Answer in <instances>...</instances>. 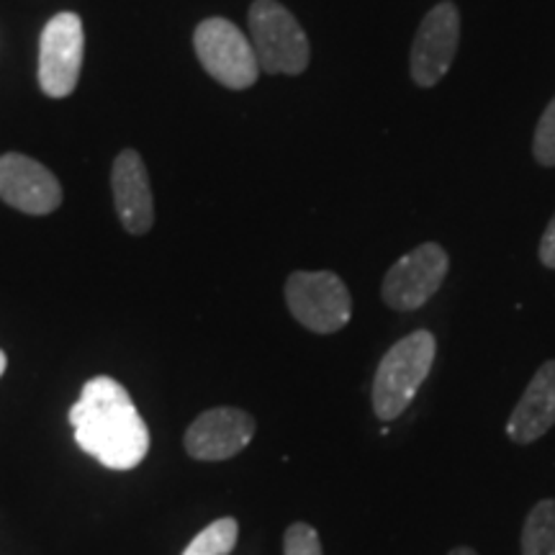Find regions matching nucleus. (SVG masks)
I'll list each match as a JSON object with an SVG mask.
<instances>
[{"instance_id": "9b49d317", "label": "nucleus", "mask_w": 555, "mask_h": 555, "mask_svg": "<svg viewBox=\"0 0 555 555\" xmlns=\"http://www.w3.org/2000/svg\"><path fill=\"white\" fill-rule=\"evenodd\" d=\"M114 206L129 234H147L155 224V198H152L147 165L139 152L124 150L111 170Z\"/></svg>"}, {"instance_id": "39448f33", "label": "nucleus", "mask_w": 555, "mask_h": 555, "mask_svg": "<svg viewBox=\"0 0 555 555\" xmlns=\"http://www.w3.org/2000/svg\"><path fill=\"white\" fill-rule=\"evenodd\" d=\"M286 304L301 327L317 335H335L352 317V298L345 281L332 270H296L286 281Z\"/></svg>"}, {"instance_id": "7ed1b4c3", "label": "nucleus", "mask_w": 555, "mask_h": 555, "mask_svg": "<svg viewBox=\"0 0 555 555\" xmlns=\"http://www.w3.org/2000/svg\"><path fill=\"white\" fill-rule=\"evenodd\" d=\"M249 41L262 73L301 75L309 67L307 31L278 0H255L249 5Z\"/></svg>"}, {"instance_id": "f257e3e1", "label": "nucleus", "mask_w": 555, "mask_h": 555, "mask_svg": "<svg viewBox=\"0 0 555 555\" xmlns=\"http://www.w3.org/2000/svg\"><path fill=\"white\" fill-rule=\"evenodd\" d=\"M69 425L75 442L111 470H131L147 457V425L119 380L90 378L69 406Z\"/></svg>"}, {"instance_id": "f8f14e48", "label": "nucleus", "mask_w": 555, "mask_h": 555, "mask_svg": "<svg viewBox=\"0 0 555 555\" xmlns=\"http://www.w3.org/2000/svg\"><path fill=\"white\" fill-rule=\"evenodd\" d=\"M555 427V360H547L527 384L522 399L506 422V435L517 446H527Z\"/></svg>"}, {"instance_id": "ddd939ff", "label": "nucleus", "mask_w": 555, "mask_h": 555, "mask_svg": "<svg viewBox=\"0 0 555 555\" xmlns=\"http://www.w3.org/2000/svg\"><path fill=\"white\" fill-rule=\"evenodd\" d=\"M522 555H555V499H543L527 515Z\"/></svg>"}, {"instance_id": "4468645a", "label": "nucleus", "mask_w": 555, "mask_h": 555, "mask_svg": "<svg viewBox=\"0 0 555 555\" xmlns=\"http://www.w3.org/2000/svg\"><path fill=\"white\" fill-rule=\"evenodd\" d=\"M240 538V525L237 519L221 517L217 522H211L206 530H201L196 538L191 540V545L185 547L183 555H229L234 551Z\"/></svg>"}, {"instance_id": "1a4fd4ad", "label": "nucleus", "mask_w": 555, "mask_h": 555, "mask_svg": "<svg viewBox=\"0 0 555 555\" xmlns=\"http://www.w3.org/2000/svg\"><path fill=\"white\" fill-rule=\"evenodd\" d=\"M0 198L31 217L57 211L62 185L37 159L9 152L0 157Z\"/></svg>"}, {"instance_id": "f03ea898", "label": "nucleus", "mask_w": 555, "mask_h": 555, "mask_svg": "<svg viewBox=\"0 0 555 555\" xmlns=\"http://www.w3.org/2000/svg\"><path fill=\"white\" fill-rule=\"evenodd\" d=\"M435 356L437 343L433 332L416 330L401 337L380 358L376 378H373V412L380 422H393L406 412L433 371Z\"/></svg>"}, {"instance_id": "20e7f679", "label": "nucleus", "mask_w": 555, "mask_h": 555, "mask_svg": "<svg viewBox=\"0 0 555 555\" xmlns=\"http://www.w3.org/2000/svg\"><path fill=\"white\" fill-rule=\"evenodd\" d=\"M193 47L201 67L219 86L229 90H247L260 78V65L249 41L237 24L229 18H206L196 26Z\"/></svg>"}, {"instance_id": "a211bd4d", "label": "nucleus", "mask_w": 555, "mask_h": 555, "mask_svg": "<svg viewBox=\"0 0 555 555\" xmlns=\"http://www.w3.org/2000/svg\"><path fill=\"white\" fill-rule=\"evenodd\" d=\"M448 555H478L474 547H453Z\"/></svg>"}, {"instance_id": "6e6552de", "label": "nucleus", "mask_w": 555, "mask_h": 555, "mask_svg": "<svg viewBox=\"0 0 555 555\" xmlns=\"http://www.w3.org/2000/svg\"><path fill=\"white\" fill-rule=\"evenodd\" d=\"M461 44V11L453 0H442L422 18L414 34L409 73L420 88H435L453 67Z\"/></svg>"}, {"instance_id": "423d86ee", "label": "nucleus", "mask_w": 555, "mask_h": 555, "mask_svg": "<svg viewBox=\"0 0 555 555\" xmlns=\"http://www.w3.org/2000/svg\"><path fill=\"white\" fill-rule=\"evenodd\" d=\"M86 31L78 13H57L47 21L39 44V86L50 99H67L80 80Z\"/></svg>"}, {"instance_id": "dca6fc26", "label": "nucleus", "mask_w": 555, "mask_h": 555, "mask_svg": "<svg viewBox=\"0 0 555 555\" xmlns=\"http://www.w3.org/2000/svg\"><path fill=\"white\" fill-rule=\"evenodd\" d=\"M283 555H322L317 530L307 522L291 525L283 535Z\"/></svg>"}, {"instance_id": "6ab92c4d", "label": "nucleus", "mask_w": 555, "mask_h": 555, "mask_svg": "<svg viewBox=\"0 0 555 555\" xmlns=\"http://www.w3.org/2000/svg\"><path fill=\"white\" fill-rule=\"evenodd\" d=\"M5 365H9V360H5L3 350H0V378H3V373H5Z\"/></svg>"}, {"instance_id": "f3484780", "label": "nucleus", "mask_w": 555, "mask_h": 555, "mask_svg": "<svg viewBox=\"0 0 555 555\" xmlns=\"http://www.w3.org/2000/svg\"><path fill=\"white\" fill-rule=\"evenodd\" d=\"M540 262H543L545 268L555 270V214L553 219L547 221L543 240H540Z\"/></svg>"}, {"instance_id": "2eb2a0df", "label": "nucleus", "mask_w": 555, "mask_h": 555, "mask_svg": "<svg viewBox=\"0 0 555 555\" xmlns=\"http://www.w3.org/2000/svg\"><path fill=\"white\" fill-rule=\"evenodd\" d=\"M532 155L543 168H555V99L540 116L535 137H532Z\"/></svg>"}, {"instance_id": "0eeeda50", "label": "nucleus", "mask_w": 555, "mask_h": 555, "mask_svg": "<svg viewBox=\"0 0 555 555\" xmlns=\"http://www.w3.org/2000/svg\"><path fill=\"white\" fill-rule=\"evenodd\" d=\"M450 258L437 242H425L414 247L404 258L388 268L380 286L386 307L397 311H416L440 291L448 278Z\"/></svg>"}, {"instance_id": "9d476101", "label": "nucleus", "mask_w": 555, "mask_h": 555, "mask_svg": "<svg viewBox=\"0 0 555 555\" xmlns=\"http://www.w3.org/2000/svg\"><path fill=\"white\" fill-rule=\"evenodd\" d=\"M255 435V420L234 406L208 409L185 433V450L196 461H229L242 453Z\"/></svg>"}]
</instances>
